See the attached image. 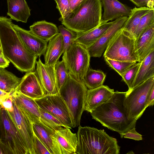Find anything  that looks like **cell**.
Segmentation results:
<instances>
[{
  "instance_id": "obj_16",
  "label": "cell",
  "mask_w": 154,
  "mask_h": 154,
  "mask_svg": "<svg viewBox=\"0 0 154 154\" xmlns=\"http://www.w3.org/2000/svg\"><path fill=\"white\" fill-rule=\"evenodd\" d=\"M16 91L34 100L45 95L39 80L33 71L26 73Z\"/></svg>"
},
{
  "instance_id": "obj_34",
  "label": "cell",
  "mask_w": 154,
  "mask_h": 154,
  "mask_svg": "<svg viewBox=\"0 0 154 154\" xmlns=\"http://www.w3.org/2000/svg\"><path fill=\"white\" fill-rule=\"evenodd\" d=\"M59 33L62 35L64 45V51L73 42H75L77 33L64 27L62 24L58 27Z\"/></svg>"
},
{
  "instance_id": "obj_28",
  "label": "cell",
  "mask_w": 154,
  "mask_h": 154,
  "mask_svg": "<svg viewBox=\"0 0 154 154\" xmlns=\"http://www.w3.org/2000/svg\"><path fill=\"white\" fill-rule=\"evenodd\" d=\"M34 132L45 146L51 154H53L51 136L54 130L47 126L40 121L32 123Z\"/></svg>"
},
{
  "instance_id": "obj_4",
  "label": "cell",
  "mask_w": 154,
  "mask_h": 154,
  "mask_svg": "<svg viewBox=\"0 0 154 154\" xmlns=\"http://www.w3.org/2000/svg\"><path fill=\"white\" fill-rule=\"evenodd\" d=\"M102 13L100 0H85L60 21L66 27L75 32H85L101 24Z\"/></svg>"
},
{
  "instance_id": "obj_7",
  "label": "cell",
  "mask_w": 154,
  "mask_h": 154,
  "mask_svg": "<svg viewBox=\"0 0 154 154\" xmlns=\"http://www.w3.org/2000/svg\"><path fill=\"white\" fill-rule=\"evenodd\" d=\"M154 88V77L128 90L124 101V109L128 119L137 120L147 107L148 97Z\"/></svg>"
},
{
  "instance_id": "obj_1",
  "label": "cell",
  "mask_w": 154,
  "mask_h": 154,
  "mask_svg": "<svg viewBox=\"0 0 154 154\" xmlns=\"http://www.w3.org/2000/svg\"><path fill=\"white\" fill-rule=\"evenodd\" d=\"M12 19L0 16V42L3 56L19 70L33 71L38 57L25 47L12 26Z\"/></svg>"
},
{
  "instance_id": "obj_24",
  "label": "cell",
  "mask_w": 154,
  "mask_h": 154,
  "mask_svg": "<svg viewBox=\"0 0 154 154\" xmlns=\"http://www.w3.org/2000/svg\"><path fill=\"white\" fill-rule=\"evenodd\" d=\"M154 77V50L141 62L132 88Z\"/></svg>"
},
{
  "instance_id": "obj_5",
  "label": "cell",
  "mask_w": 154,
  "mask_h": 154,
  "mask_svg": "<svg viewBox=\"0 0 154 154\" xmlns=\"http://www.w3.org/2000/svg\"><path fill=\"white\" fill-rule=\"evenodd\" d=\"M87 90L83 82L77 80L69 73L66 82L59 90V93L69 111L73 128L80 125Z\"/></svg>"
},
{
  "instance_id": "obj_45",
  "label": "cell",
  "mask_w": 154,
  "mask_h": 154,
  "mask_svg": "<svg viewBox=\"0 0 154 154\" xmlns=\"http://www.w3.org/2000/svg\"><path fill=\"white\" fill-rule=\"evenodd\" d=\"M154 0H148L147 3L146 7L151 9L154 8Z\"/></svg>"
},
{
  "instance_id": "obj_35",
  "label": "cell",
  "mask_w": 154,
  "mask_h": 154,
  "mask_svg": "<svg viewBox=\"0 0 154 154\" xmlns=\"http://www.w3.org/2000/svg\"><path fill=\"white\" fill-rule=\"evenodd\" d=\"M140 63L137 62L131 66L122 76V80L128 88V90L131 89L136 78Z\"/></svg>"
},
{
  "instance_id": "obj_26",
  "label": "cell",
  "mask_w": 154,
  "mask_h": 154,
  "mask_svg": "<svg viewBox=\"0 0 154 154\" xmlns=\"http://www.w3.org/2000/svg\"><path fill=\"white\" fill-rule=\"evenodd\" d=\"M22 78L13 73L0 68V89L11 94L16 90Z\"/></svg>"
},
{
  "instance_id": "obj_17",
  "label": "cell",
  "mask_w": 154,
  "mask_h": 154,
  "mask_svg": "<svg viewBox=\"0 0 154 154\" xmlns=\"http://www.w3.org/2000/svg\"><path fill=\"white\" fill-rule=\"evenodd\" d=\"M114 92L106 85L102 86L87 91L85 99L84 110L89 112L107 101Z\"/></svg>"
},
{
  "instance_id": "obj_23",
  "label": "cell",
  "mask_w": 154,
  "mask_h": 154,
  "mask_svg": "<svg viewBox=\"0 0 154 154\" xmlns=\"http://www.w3.org/2000/svg\"><path fill=\"white\" fill-rule=\"evenodd\" d=\"M7 15L17 22L26 23L30 16V9L26 0H7Z\"/></svg>"
},
{
  "instance_id": "obj_9",
  "label": "cell",
  "mask_w": 154,
  "mask_h": 154,
  "mask_svg": "<svg viewBox=\"0 0 154 154\" xmlns=\"http://www.w3.org/2000/svg\"><path fill=\"white\" fill-rule=\"evenodd\" d=\"M0 139L5 144L9 154H28L24 142L7 110H0Z\"/></svg>"
},
{
  "instance_id": "obj_14",
  "label": "cell",
  "mask_w": 154,
  "mask_h": 154,
  "mask_svg": "<svg viewBox=\"0 0 154 154\" xmlns=\"http://www.w3.org/2000/svg\"><path fill=\"white\" fill-rule=\"evenodd\" d=\"M12 26L23 44L29 51L39 57L44 55L48 41L35 35L30 30L24 29L13 23Z\"/></svg>"
},
{
  "instance_id": "obj_20",
  "label": "cell",
  "mask_w": 154,
  "mask_h": 154,
  "mask_svg": "<svg viewBox=\"0 0 154 154\" xmlns=\"http://www.w3.org/2000/svg\"><path fill=\"white\" fill-rule=\"evenodd\" d=\"M135 46L138 62L141 63L154 50V25L147 29L136 39Z\"/></svg>"
},
{
  "instance_id": "obj_42",
  "label": "cell",
  "mask_w": 154,
  "mask_h": 154,
  "mask_svg": "<svg viewBox=\"0 0 154 154\" xmlns=\"http://www.w3.org/2000/svg\"><path fill=\"white\" fill-rule=\"evenodd\" d=\"M10 63L3 55H0V68L5 69L8 66Z\"/></svg>"
},
{
  "instance_id": "obj_19",
  "label": "cell",
  "mask_w": 154,
  "mask_h": 154,
  "mask_svg": "<svg viewBox=\"0 0 154 154\" xmlns=\"http://www.w3.org/2000/svg\"><path fill=\"white\" fill-rule=\"evenodd\" d=\"M104 10L102 20L108 22L121 17H128L131 8L118 0H100Z\"/></svg>"
},
{
  "instance_id": "obj_36",
  "label": "cell",
  "mask_w": 154,
  "mask_h": 154,
  "mask_svg": "<svg viewBox=\"0 0 154 154\" xmlns=\"http://www.w3.org/2000/svg\"><path fill=\"white\" fill-rule=\"evenodd\" d=\"M56 3V8L59 11L61 17L60 21L66 16L71 12L68 0H54Z\"/></svg>"
},
{
  "instance_id": "obj_32",
  "label": "cell",
  "mask_w": 154,
  "mask_h": 154,
  "mask_svg": "<svg viewBox=\"0 0 154 154\" xmlns=\"http://www.w3.org/2000/svg\"><path fill=\"white\" fill-rule=\"evenodd\" d=\"M54 69L59 91L67 79L69 73L62 60L56 63L54 65Z\"/></svg>"
},
{
  "instance_id": "obj_22",
  "label": "cell",
  "mask_w": 154,
  "mask_h": 154,
  "mask_svg": "<svg viewBox=\"0 0 154 154\" xmlns=\"http://www.w3.org/2000/svg\"><path fill=\"white\" fill-rule=\"evenodd\" d=\"M48 42L44 55L45 64L48 66H54L64 51L61 35L59 33Z\"/></svg>"
},
{
  "instance_id": "obj_15",
  "label": "cell",
  "mask_w": 154,
  "mask_h": 154,
  "mask_svg": "<svg viewBox=\"0 0 154 154\" xmlns=\"http://www.w3.org/2000/svg\"><path fill=\"white\" fill-rule=\"evenodd\" d=\"M36 74L45 95L59 93L54 66H48L42 61L40 57L36 62Z\"/></svg>"
},
{
  "instance_id": "obj_41",
  "label": "cell",
  "mask_w": 154,
  "mask_h": 154,
  "mask_svg": "<svg viewBox=\"0 0 154 154\" xmlns=\"http://www.w3.org/2000/svg\"><path fill=\"white\" fill-rule=\"evenodd\" d=\"M154 104V88L150 92L147 100V107L152 106Z\"/></svg>"
},
{
  "instance_id": "obj_13",
  "label": "cell",
  "mask_w": 154,
  "mask_h": 154,
  "mask_svg": "<svg viewBox=\"0 0 154 154\" xmlns=\"http://www.w3.org/2000/svg\"><path fill=\"white\" fill-rule=\"evenodd\" d=\"M128 17L116 19L112 25L94 43L87 48L90 57H100L109 43L117 32L123 26Z\"/></svg>"
},
{
  "instance_id": "obj_40",
  "label": "cell",
  "mask_w": 154,
  "mask_h": 154,
  "mask_svg": "<svg viewBox=\"0 0 154 154\" xmlns=\"http://www.w3.org/2000/svg\"><path fill=\"white\" fill-rule=\"evenodd\" d=\"M85 0H68L71 12Z\"/></svg>"
},
{
  "instance_id": "obj_31",
  "label": "cell",
  "mask_w": 154,
  "mask_h": 154,
  "mask_svg": "<svg viewBox=\"0 0 154 154\" xmlns=\"http://www.w3.org/2000/svg\"><path fill=\"white\" fill-rule=\"evenodd\" d=\"M40 121L53 130L59 129L64 125L57 118L39 108Z\"/></svg>"
},
{
  "instance_id": "obj_46",
  "label": "cell",
  "mask_w": 154,
  "mask_h": 154,
  "mask_svg": "<svg viewBox=\"0 0 154 154\" xmlns=\"http://www.w3.org/2000/svg\"><path fill=\"white\" fill-rule=\"evenodd\" d=\"M0 55H3L2 54V52L0 42Z\"/></svg>"
},
{
  "instance_id": "obj_38",
  "label": "cell",
  "mask_w": 154,
  "mask_h": 154,
  "mask_svg": "<svg viewBox=\"0 0 154 154\" xmlns=\"http://www.w3.org/2000/svg\"><path fill=\"white\" fill-rule=\"evenodd\" d=\"M123 137L137 141L143 139L142 135L136 131L135 127L132 128L127 131L124 134Z\"/></svg>"
},
{
  "instance_id": "obj_47",
  "label": "cell",
  "mask_w": 154,
  "mask_h": 154,
  "mask_svg": "<svg viewBox=\"0 0 154 154\" xmlns=\"http://www.w3.org/2000/svg\"><path fill=\"white\" fill-rule=\"evenodd\" d=\"M2 107V106L1 104H0V109Z\"/></svg>"
},
{
  "instance_id": "obj_11",
  "label": "cell",
  "mask_w": 154,
  "mask_h": 154,
  "mask_svg": "<svg viewBox=\"0 0 154 154\" xmlns=\"http://www.w3.org/2000/svg\"><path fill=\"white\" fill-rule=\"evenodd\" d=\"M13 110L7 111L23 139L28 154H35L32 123L19 109L13 99Z\"/></svg>"
},
{
  "instance_id": "obj_25",
  "label": "cell",
  "mask_w": 154,
  "mask_h": 154,
  "mask_svg": "<svg viewBox=\"0 0 154 154\" xmlns=\"http://www.w3.org/2000/svg\"><path fill=\"white\" fill-rule=\"evenodd\" d=\"M29 29L32 33L48 42L59 33L58 27L55 24L45 20L34 23Z\"/></svg>"
},
{
  "instance_id": "obj_27",
  "label": "cell",
  "mask_w": 154,
  "mask_h": 154,
  "mask_svg": "<svg viewBox=\"0 0 154 154\" xmlns=\"http://www.w3.org/2000/svg\"><path fill=\"white\" fill-rule=\"evenodd\" d=\"M151 9L146 7H135L132 9L123 28L134 35L142 17Z\"/></svg>"
},
{
  "instance_id": "obj_37",
  "label": "cell",
  "mask_w": 154,
  "mask_h": 154,
  "mask_svg": "<svg viewBox=\"0 0 154 154\" xmlns=\"http://www.w3.org/2000/svg\"><path fill=\"white\" fill-rule=\"evenodd\" d=\"M33 143L35 154H51L45 146L33 132Z\"/></svg>"
},
{
  "instance_id": "obj_39",
  "label": "cell",
  "mask_w": 154,
  "mask_h": 154,
  "mask_svg": "<svg viewBox=\"0 0 154 154\" xmlns=\"http://www.w3.org/2000/svg\"><path fill=\"white\" fill-rule=\"evenodd\" d=\"M13 101V97L11 94L1 102L2 107L8 112L12 111L14 110Z\"/></svg>"
},
{
  "instance_id": "obj_12",
  "label": "cell",
  "mask_w": 154,
  "mask_h": 154,
  "mask_svg": "<svg viewBox=\"0 0 154 154\" xmlns=\"http://www.w3.org/2000/svg\"><path fill=\"white\" fill-rule=\"evenodd\" d=\"M53 154H75L78 143L77 135L69 128L55 130L51 136Z\"/></svg>"
},
{
  "instance_id": "obj_2",
  "label": "cell",
  "mask_w": 154,
  "mask_h": 154,
  "mask_svg": "<svg viewBox=\"0 0 154 154\" xmlns=\"http://www.w3.org/2000/svg\"><path fill=\"white\" fill-rule=\"evenodd\" d=\"M127 92H114L107 101L90 113L93 119L118 132L121 138L127 131L135 127L137 121L128 119L125 112L124 101Z\"/></svg>"
},
{
  "instance_id": "obj_30",
  "label": "cell",
  "mask_w": 154,
  "mask_h": 154,
  "mask_svg": "<svg viewBox=\"0 0 154 154\" xmlns=\"http://www.w3.org/2000/svg\"><path fill=\"white\" fill-rule=\"evenodd\" d=\"M154 25V9H151L141 18L134 34L135 39L146 30Z\"/></svg>"
},
{
  "instance_id": "obj_29",
  "label": "cell",
  "mask_w": 154,
  "mask_h": 154,
  "mask_svg": "<svg viewBox=\"0 0 154 154\" xmlns=\"http://www.w3.org/2000/svg\"><path fill=\"white\" fill-rule=\"evenodd\" d=\"M106 75L100 70L89 67L83 79V82L88 89L99 87L103 85Z\"/></svg>"
},
{
  "instance_id": "obj_33",
  "label": "cell",
  "mask_w": 154,
  "mask_h": 154,
  "mask_svg": "<svg viewBox=\"0 0 154 154\" xmlns=\"http://www.w3.org/2000/svg\"><path fill=\"white\" fill-rule=\"evenodd\" d=\"M104 57L107 64L121 76L131 66L137 63L116 60Z\"/></svg>"
},
{
  "instance_id": "obj_21",
  "label": "cell",
  "mask_w": 154,
  "mask_h": 154,
  "mask_svg": "<svg viewBox=\"0 0 154 154\" xmlns=\"http://www.w3.org/2000/svg\"><path fill=\"white\" fill-rule=\"evenodd\" d=\"M113 22V21L108 22L102 20L101 24L95 28L86 32L76 33L74 41L88 48L100 38Z\"/></svg>"
},
{
  "instance_id": "obj_44",
  "label": "cell",
  "mask_w": 154,
  "mask_h": 154,
  "mask_svg": "<svg viewBox=\"0 0 154 154\" xmlns=\"http://www.w3.org/2000/svg\"><path fill=\"white\" fill-rule=\"evenodd\" d=\"M11 94L5 92V91L0 89V104L1 102L9 97Z\"/></svg>"
},
{
  "instance_id": "obj_3",
  "label": "cell",
  "mask_w": 154,
  "mask_h": 154,
  "mask_svg": "<svg viewBox=\"0 0 154 154\" xmlns=\"http://www.w3.org/2000/svg\"><path fill=\"white\" fill-rule=\"evenodd\" d=\"M75 154H119L120 146L116 139L104 130L79 125Z\"/></svg>"
},
{
  "instance_id": "obj_8",
  "label": "cell",
  "mask_w": 154,
  "mask_h": 154,
  "mask_svg": "<svg viewBox=\"0 0 154 154\" xmlns=\"http://www.w3.org/2000/svg\"><path fill=\"white\" fill-rule=\"evenodd\" d=\"M62 56L69 73L77 80L83 82L89 67L90 57L87 48L74 42L64 51Z\"/></svg>"
},
{
  "instance_id": "obj_43",
  "label": "cell",
  "mask_w": 154,
  "mask_h": 154,
  "mask_svg": "<svg viewBox=\"0 0 154 154\" xmlns=\"http://www.w3.org/2000/svg\"><path fill=\"white\" fill-rule=\"evenodd\" d=\"M138 7H146L148 0H130Z\"/></svg>"
},
{
  "instance_id": "obj_10",
  "label": "cell",
  "mask_w": 154,
  "mask_h": 154,
  "mask_svg": "<svg viewBox=\"0 0 154 154\" xmlns=\"http://www.w3.org/2000/svg\"><path fill=\"white\" fill-rule=\"evenodd\" d=\"M34 100L40 108L57 118L64 128L70 129L73 128L69 109L59 93L46 94Z\"/></svg>"
},
{
  "instance_id": "obj_6",
  "label": "cell",
  "mask_w": 154,
  "mask_h": 154,
  "mask_svg": "<svg viewBox=\"0 0 154 154\" xmlns=\"http://www.w3.org/2000/svg\"><path fill=\"white\" fill-rule=\"evenodd\" d=\"M134 35L123 27L111 40L104 51V57L122 61L138 62Z\"/></svg>"
},
{
  "instance_id": "obj_18",
  "label": "cell",
  "mask_w": 154,
  "mask_h": 154,
  "mask_svg": "<svg viewBox=\"0 0 154 154\" xmlns=\"http://www.w3.org/2000/svg\"><path fill=\"white\" fill-rule=\"evenodd\" d=\"M11 95L18 108L32 123L40 122L39 108L34 99L17 91Z\"/></svg>"
}]
</instances>
